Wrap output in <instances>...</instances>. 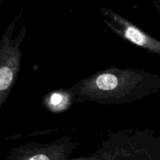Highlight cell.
<instances>
[{"label":"cell","mask_w":160,"mask_h":160,"mask_svg":"<svg viewBox=\"0 0 160 160\" xmlns=\"http://www.w3.org/2000/svg\"><path fill=\"white\" fill-rule=\"evenodd\" d=\"M104 21L112 32L152 54L160 56V41L112 11L101 9Z\"/></svg>","instance_id":"obj_5"},{"label":"cell","mask_w":160,"mask_h":160,"mask_svg":"<svg viewBox=\"0 0 160 160\" xmlns=\"http://www.w3.org/2000/svg\"><path fill=\"white\" fill-rule=\"evenodd\" d=\"M159 88L158 74L145 70L112 66L82 78L70 90L75 102L119 106L143 99Z\"/></svg>","instance_id":"obj_1"},{"label":"cell","mask_w":160,"mask_h":160,"mask_svg":"<svg viewBox=\"0 0 160 160\" xmlns=\"http://www.w3.org/2000/svg\"><path fill=\"white\" fill-rule=\"evenodd\" d=\"M79 142L64 135L47 144L29 142L12 148L5 160H68Z\"/></svg>","instance_id":"obj_4"},{"label":"cell","mask_w":160,"mask_h":160,"mask_svg":"<svg viewBox=\"0 0 160 160\" xmlns=\"http://www.w3.org/2000/svg\"><path fill=\"white\" fill-rule=\"evenodd\" d=\"M159 12H160V8H159Z\"/></svg>","instance_id":"obj_7"},{"label":"cell","mask_w":160,"mask_h":160,"mask_svg":"<svg viewBox=\"0 0 160 160\" xmlns=\"http://www.w3.org/2000/svg\"><path fill=\"white\" fill-rule=\"evenodd\" d=\"M15 20L8 26L0 42V108L6 102L13 88L21 69L20 46L26 35L23 25L16 38H12Z\"/></svg>","instance_id":"obj_2"},{"label":"cell","mask_w":160,"mask_h":160,"mask_svg":"<svg viewBox=\"0 0 160 160\" xmlns=\"http://www.w3.org/2000/svg\"><path fill=\"white\" fill-rule=\"evenodd\" d=\"M68 160H152V156L146 142L121 131L109 136L92 156Z\"/></svg>","instance_id":"obj_3"},{"label":"cell","mask_w":160,"mask_h":160,"mask_svg":"<svg viewBox=\"0 0 160 160\" xmlns=\"http://www.w3.org/2000/svg\"><path fill=\"white\" fill-rule=\"evenodd\" d=\"M74 102L71 91L60 88L48 92L43 98L42 103L52 113H60L70 108Z\"/></svg>","instance_id":"obj_6"}]
</instances>
